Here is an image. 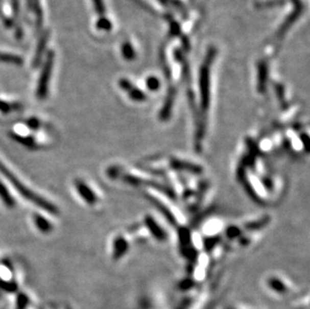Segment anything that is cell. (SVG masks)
Here are the masks:
<instances>
[{
	"label": "cell",
	"instance_id": "44dd1931",
	"mask_svg": "<svg viewBox=\"0 0 310 309\" xmlns=\"http://www.w3.org/2000/svg\"><path fill=\"white\" fill-rule=\"evenodd\" d=\"M92 3H93V7H94L97 13L100 16H105L106 6L104 3V0H92Z\"/></svg>",
	"mask_w": 310,
	"mask_h": 309
},
{
	"label": "cell",
	"instance_id": "5bb4252c",
	"mask_svg": "<svg viewBox=\"0 0 310 309\" xmlns=\"http://www.w3.org/2000/svg\"><path fill=\"white\" fill-rule=\"evenodd\" d=\"M122 55L127 60H133L136 57V52L134 46L129 42H124L122 45Z\"/></svg>",
	"mask_w": 310,
	"mask_h": 309
},
{
	"label": "cell",
	"instance_id": "8fae6325",
	"mask_svg": "<svg viewBox=\"0 0 310 309\" xmlns=\"http://www.w3.org/2000/svg\"><path fill=\"white\" fill-rule=\"evenodd\" d=\"M0 62L14 64V65H21L23 63V58L17 55L0 53Z\"/></svg>",
	"mask_w": 310,
	"mask_h": 309
},
{
	"label": "cell",
	"instance_id": "8992f818",
	"mask_svg": "<svg viewBox=\"0 0 310 309\" xmlns=\"http://www.w3.org/2000/svg\"><path fill=\"white\" fill-rule=\"evenodd\" d=\"M75 185H76V189L79 192V194L87 204L94 205L97 203V201H98L97 195L94 194V192L91 191V189L85 183L81 180H78V181H76Z\"/></svg>",
	"mask_w": 310,
	"mask_h": 309
},
{
	"label": "cell",
	"instance_id": "ac0fdd59",
	"mask_svg": "<svg viewBox=\"0 0 310 309\" xmlns=\"http://www.w3.org/2000/svg\"><path fill=\"white\" fill-rule=\"evenodd\" d=\"M97 28L99 30L109 31L112 29V22L105 16H101V18L97 22Z\"/></svg>",
	"mask_w": 310,
	"mask_h": 309
},
{
	"label": "cell",
	"instance_id": "52a82bcc",
	"mask_svg": "<svg viewBox=\"0 0 310 309\" xmlns=\"http://www.w3.org/2000/svg\"><path fill=\"white\" fill-rule=\"evenodd\" d=\"M49 39H50V32L46 31L44 32L41 37L39 38V41L37 43V47H36V52H35V55L33 57V67H36L39 65L40 63V60L42 58V56L46 50V46H47V42H49Z\"/></svg>",
	"mask_w": 310,
	"mask_h": 309
},
{
	"label": "cell",
	"instance_id": "30bf717a",
	"mask_svg": "<svg viewBox=\"0 0 310 309\" xmlns=\"http://www.w3.org/2000/svg\"><path fill=\"white\" fill-rule=\"evenodd\" d=\"M29 6L35 15L37 27L41 28L42 22H43V13H42V9H41L39 0H29Z\"/></svg>",
	"mask_w": 310,
	"mask_h": 309
},
{
	"label": "cell",
	"instance_id": "277c9868",
	"mask_svg": "<svg viewBox=\"0 0 310 309\" xmlns=\"http://www.w3.org/2000/svg\"><path fill=\"white\" fill-rule=\"evenodd\" d=\"M304 10V7H294V10L285 18V20L283 21L280 28L277 30V32L275 33V38L277 40H280L283 38L284 34L289 30V28H291L296 21L297 19L300 17V15L302 14Z\"/></svg>",
	"mask_w": 310,
	"mask_h": 309
},
{
	"label": "cell",
	"instance_id": "cb8c5ba5",
	"mask_svg": "<svg viewBox=\"0 0 310 309\" xmlns=\"http://www.w3.org/2000/svg\"><path fill=\"white\" fill-rule=\"evenodd\" d=\"M11 106L5 102H2L0 101V112H3V113H8V112L11 111Z\"/></svg>",
	"mask_w": 310,
	"mask_h": 309
},
{
	"label": "cell",
	"instance_id": "9c48e42d",
	"mask_svg": "<svg viewBox=\"0 0 310 309\" xmlns=\"http://www.w3.org/2000/svg\"><path fill=\"white\" fill-rule=\"evenodd\" d=\"M34 224L37 227V229L42 233H50L53 230V225L51 224L44 217H42L39 214H34L33 216Z\"/></svg>",
	"mask_w": 310,
	"mask_h": 309
},
{
	"label": "cell",
	"instance_id": "7a4b0ae2",
	"mask_svg": "<svg viewBox=\"0 0 310 309\" xmlns=\"http://www.w3.org/2000/svg\"><path fill=\"white\" fill-rule=\"evenodd\" d=\"M217 55L215 47H210L207 52L205 61L200 69V93H201V111L203 115L207 114L210 105V66Z\"/></svg>",
	"mask_w": 310,
	"mask_h": 309
},
{
	"label": "cell",
	"instance_id": "7c38bea8",
	"mask_svg": "<svg viewBox=\"0 0 310 309\" xmlns=\"http://www.w3.org/2000/svg\"><path fill=\"white\" fill-rule=\"evenodd\" d=\"M0 199L3 201L4 205L8 208H13L15 206L14 199L10 196V193L1 182H0Z\"/></svg>",
	"mask_w": 310,
	"mask_h": 309
},
{
	"label": "cell",
	"instance_id": "7402d4cb",
	"mask_svg": "<svg viewBox=\"0 0 310 309\" xmlns=\"http://www.w3.org/2000/svg\"><path fill=\"white\" fill-rule=\"evenodd\" d=\"M170 21V30H171V33L174 34V36H178V35H181V28L180 26L172 18L167 16Z\"/></svg>",
	"mask_w": 310,
	"mask_h": 309
},
{
	"label": "cell",
	"instance_id": "5b68a950",
	"mask_svg": "<svg viewBox=\"0 0 310 309\" xmlns=\"http://www.w3.org/2000/svg\"><path fill=\"white\" fill-rule=\"evenodd\" d=\"M268 62L265 59H261L258 63V81L257 87L259 92H264L266 89L267 81H268Z\"/></svg>",
	"mask_w": 310,
	"mask_h": 309
},
{
	"label": "cell",
	"instance_id": "3957f363",
	"mask_svg": "<svg viewBox=\"0 0 310 309\" xmlns=\"http://www.w3.org/2000/svg\"><path fill=\"white\" fill-rule=\"evenodd\" d=\"M54 64H55V52L50 51L45 57V61H44L43 67L41 69L39 80L37 83V87H36V97L39 100L46 99V97L49 94L50 82L52 79Z\"/></svg>",
	"mask_w": 310,
	"mask_h": 309
},
{
	"label": "cell",
	"instance_id": "2e32d148",
	"mask_svg": "<svg viewBox=\"0 0 310 309\" xmlns=\"http://www.w3.org/2000/svg\"><path fill=\"white\" fill-rule=\"evenodd\" d=\"M129 92V96L130 98L133 100V101H136V102H144L146 101L147 99V96L144 91H141V89L135 87L134 85L128 90Z\"/></svg>",
	"mask_w": 310,
	"mask_h": 309
},
{
	"label": "cell",
	"instance_id": "4fadbf2b",
	"mask_svg": "<svg viewBox=\"0 0 310 309\" xmlns=\"http://www.w3.org/2000/svg\"><path fill=\"white\" fill-rule=\"evenodd\" d=\"M11 137L16 140V141H18L19 144H21L22 146H25V147H27L29 149H35L37 147L36 141L30 136L23 137V136H20V135L13 134V135H11Z\"/></svg>",
	"mask_w": 310,
	"mask_h": 309
},
{
	"label": "cell",
	"instance_id": "e0dca14e",
	"mask_svg": "<svg viewBox=\"0 0 310 309\" xmlns=\"http://www.w3.org/2000/svg\"><path fill=\"white\" fill-rule=\"evenodd\" d=\"M0 289L8 293H13L17 290V284L14 281H4L0 279Z\"/></svg>",
	"mask_w": 310,
	"mask_h": 309
},
{
	"label": "cell",
	"instance_id": "6da1fadb",
	"mask_svg": "<svg viewBox=\"0 0 310 309\" xmlns=\"http://www.w3.org/2000/svg\"><path fill=\"white\" fill-rule=\"evenodd\" d=\"M0 172H1V174L4 177H6L8 179V181L14 186V188L16 189V191L23 198H26L27 200L32 202L35 206H38L39 208L47 211L51 214L57 215V213H58V209H57L54 204H52L47 200L41 198L39 195H37L34 192H32L31 190H29V188L26 185H23L22 182H20L14 176V174H12L8 169L6 168V166H4L1 162H0Z\"/></svg>",
	"mask_w": 310,
	"mask_h": 309
},
{
	"label": "cell",
	"instance_id": "9a60e30c",
	"mask_svg": "<svg viewBox=\"0 0 310 309\" xmlns=\"http://www.w3.org/2000/svg\"><path fill=\"white\" fill-rule=\"evenodd\" d=\"M286 3V0H265L256 3L257 8H273L280 7Z\"/></svg>",
	"mask_w": 310,
	"mask_h": 309
},
{
	"label": "cell",
	"instance_id": "603a6c76",
	"mask_svg": "<svg viewBox=\"0 0 310 309\" xmlns=\"http://www.w3.org/2000/svg\"><path fill=\"white\" fill-rule=\"evenodd\" d=\"M28 126H29V129H31V130H38L40 128V123L37 118L32 117V118H29L28 121Z\"/></svg>",
	"mask_w": 310,
	"mask_h": 309
},
{
	"label": "cell",
	"instance_id": "ffe728a7",
	"mask_svg": "<svg viewBox=\"0 0 310 309\" xmlns=\"http://www.w3.org/2000/svg\"><path fill=\"white\" fill-rule=\"evenodd\" d=\"M146 84H147V87L150 90H152V91H155V90L159 89L160 85H161L160 81L156 77H150V78H148Z\"/></svg>",
	"mask_w": 310,
	"mask_h": 309
},
{
	"label": "cell",
	"instance_id": "ba28073f",
	"mask_svg": "<svg viewBox=\"0 0 310 309\" xmlns=\"http://www.w3.org/2000/svg\"><path fill=\"white\" fill-rule=\"evenodd\" d=\"M161 2V4H163L164 6L167 7H173L175 8L180 14L181 16H183L184 18L188 17V11L186 6L183 4V2H181L180 0H159Z\"/></svg>",
	"mask_w": 310,
	"mask_h": 309
},
{
	"label": "cell",
	"instance_id": "d6986e66",
	"mask_svg": "<svg viewBox=\"0 0 310 309\" xmlns=\"http://www.w3.org/2000/svg\"><path fill=\"white\" fill-rule=\"evenodd\" d=\"M29 297L25 293L18 294L16 301V309H27L29 306Z\"/></svg>",
	"mask_w": 310,
	"mask_h": 309
}]
</instances>
